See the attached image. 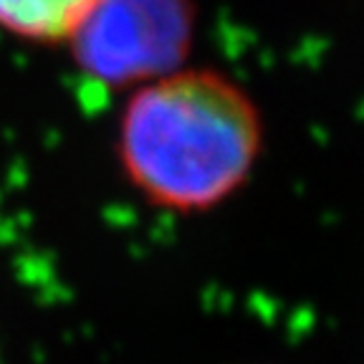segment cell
Returning a JSON list of instances; mask_svg holds the SVG:
<instances>
[{
  "label": "cell",
  "instance_id": "cell-1",
  "mask_svg": "<svg viewBox=\"0 0 364 364\" xmlns=\"http://www.w3.org/2000/svg\"><path fill=\"white\" fill-rule=\"evenodd\" d=\"M261 139V114L240 86L203 68L172 71L127 104L119 159L149 203L193 213L243 185Z\"/></svg>",
  "mask_w": 364,
  "mask_h": 364
},
{
  "label": "cell",
  "instance_id": "cell-2",
  "mask_svg": "<svg viewBox=\"0 0 364 364\" xmlns=\"http://www.w3.org/2000/svg\"><path fill=\"white\" fill-rule=\"evenodd\" d=\"M193 36V0H97L68 43L86 74L124 86L180 71Z\"/></svg>",
  "mask_w": 364,
  "mask_h": 364
},
{
  "label": "cell",
  "instance_id": "cell-3",
  "mask_svg": "<svg viewBox=\"0 0 364 364\" xmlns=\"http://www.w3.org/2000/svg\"><path fill=\"white\" fill-rule=\"evenodd\" d=\"M97 0H0V28L26 41H68Z\"/></svg>",
  "mask_w": 364,
  "mask_h": 364
}]
</instances>
